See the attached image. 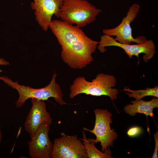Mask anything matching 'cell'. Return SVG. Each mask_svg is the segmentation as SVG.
Instances as JSON below:
<instances>
[{
	"label": "cell",
	"mask_w": 158,
	"mask_h": 158,
	"mask_svg": "<svg viewBox=\"0 0 158 158\" xmlns=\"http://www.w3.org/2000/svg\"><path fill=\"white\" fill-rule=\"evenodd\" d=\"M83 140L82 142L84 145L87 157L88 158H112L111 151L110 148L102 152L98 150L95 145L93 142L90 138H87L84 131H82Z\"/></svg>",
	"instance_id": "obj_13"
},
{
	"label": "cell",
	"mask_w": 158,
	"mask_h": 158,
	"mask_svg": "<svg viewBox=\"0 0 158 158\" xmlns=\"http://www.w3.org/2000/svg\"><path fill=\"white\" fill-rule=\"evenodd\" d=\"M95 116L94 127L92 130L84 128L85 130L88 131L95 134V139H90L95 144L100 142L102 150L104 152L108 148L113 146L114 141L117 138L118 135L111 129L110 124H112L111 113L107 110L96 109L94 110Z\"/></svg>",
	"instance_id": "obj_5"
},
{
	"label": "cell",
	"mask_w": 158,
	"mask_h": 158,
	"mask_svg": "<svg viewBox=\"0 0 158 158\" xmlns=\"http://www.w3.org/2000/svg\"><path fill=\"white\" fill-rule=\"evenodd\" d=\"M155 141V147L154 151L152 156V158H158V131L157 130L156 133L154 134Z\"/></svg>",
	"instance_id": "obj_16"
},
{
	"label": "cell",
	"mask_w": 158,
	"mask_h": 158,
	"mask_svg": "<svg viewBox=\"0 0 158 158\" xmlns=\"http://www.w3.org/2000/svg\"><path fill=\"white\" fill-rule=\"evenodd\" d=\"M142 132V128L139 126H134L130 128L128 130L127 135L130 137H135L140 135Z\"/></svg>",
	"instance_id": "obj_15"
},
{
	"label": "cell",
	"mask_w": 158,
	"mask_h": 158,
	"mask_svg": "<svg viewBox=\"0 0 158 158\" xmlns=\"http://www.w3.org/2000/svg\"><path fill=\"white\" fill-rule=\"evenodd\" d=\"M97 48L100 51L104 53L109 46H116L123 49L128 57L132 59L133 56L139 57L140 54L144 53V61L147 63L153 57L155 53V46L152 40H147L143 43L135 44H122L115 40L114 37L104 34L100 37Z\"/></svg>",
	"instance_id": "obj_7"
},
{
	"label": "cell",
	"mask_w": 158,
	"mask_h": 158,
	"mask_svg": "<svg viewBox=\"0 0 158 158\" xmlns=\"http://www.w3.org/2000/svg\"><path fill=\"white\" fill-rule=\"evenodd\" d=\"M9 65V62L6 61L4 59L0 58V65L8 66ZM2 71L0 69V72H1Z\"/></svg>",
	"instance_id": "obj_17"
},
{
	"label": "cell",
	"mask_w": 158,
	"mask_h": 158,
	"mask_svg": "<svg viewBox=\"0 0 158 158\" xmlns=\"http://www.w3.org/2000/svg\"><path fill=\"white\" fill-rule=\"evenodd\" d=\"M123 91H127L128 93L126 94L130 97H133L135 100L139 101L145 96H152L158 97V86H155L153 88H146L144 90H133L126 87Z\"/></svg>",
	"instance_id": "obj_14"
},
{
	"label": "cell",
	"mask_w": 158,
	"mask_h": 158,
	"mask_svg": "<svg viewBox=\"0 0 158 158\" xmlns=\"http://www.w3.org/2000/svg\"><path fill=\"white\" fill-rule=\"evenodd\" d=\"M140 6L137 4L132 5L129 8L126 16L123 18L120 24L112 28L103 30L104 34L111 36H115L114 40L119 43L125 44H131L132 42L137 44H141L146 40L144 36L133 37L130 24L137 17L139 11Z\"/></svg>",
	"instance_id": "obj_6"
},
{
	"label": "cell",
	"mask_w": 158,
	"mask_h": 158,
	"mask_svg": "<svg viewBox=\"0 0 158 158\" xmlns=\"http://www.w3.org/2000/svg\"><path fill=\"white\" fill-rule=\"evenodd\" d=\"M131 104L126 105L124 108L125 112L131 116L137 113L143 114L146 116H153V110L158 107V98H153L149 101L141 99L139 101H131Z\"/></svg>",
	"instance_id": "obj_12"
},
{
	"label": "cell",
	"mask_w": 158,
	"mask_h": 158,
	"mask_svg": "<svg viewBox=\"0 0 158 158\" xmlns=\"http://www.w3.org/2000/svg\"><path fill=\"white\" fill-rule=\"evenodd\" d=\"M56 76L54 72L50 83L44 87L38 89L20 85L18 81L14 82L6 76H0V80L18 92L19 97L15 103L17 108L21 107L27 100L33 98L44 101L52 97L61 105L68 104L63 99L61 90L56 81Z\"/></svg>",
	"instance_id": "obj_3"
},
{
	"label": "cell",
	"mask_w": 158,
	"mask_h": 158,
	"mask_svg": "<svg viewBox=\"0 0 158 158\" xmlns=\"http://www.w3.org/2000/svg\"><path fill=\"white\" fill-rule=\"evenodd\" d=\"M63 0H33L30 4L34 11L35 19L42 29L46 31L49 28L52 18H59Z\"/></svg>",
	"instance_id": "obj_10"
},
{
	"label": "cell",
	"mask_w": 158,
	"mask_h": 158,
	"mask_svg": "<svg viewBox=\"0 0 158 158\" xmlns=\"http://www.w3.org/2000/svg\"><path fill=\"white\" fill-rule=\"evenodd\" d=\"M49 28L61 46L62 59L70 67L81 69L94 61L92 54L99 42L87 37L80 28L54 20Z\"/></svg>",
	"instance_id": "obj_1"
},
{
	"label": "cell",
	"mask_w": 158,
	"mask_h": 158,
	"mask_svg": "<svg viewBox=\"0 0 158 158\" xmlns=\"http://www.w3.org/2000/svg\"><path fill=\"white\" fill-rule=\"evenodd\" d=\"M55 139L51 158H87L84 145L77 135H68L63 133Z\"/></svg>",
	"instance_id": "obj_8"
},
{
	"label": "cell",
	"mask_w": 158,
	"mask_h": 158,
	"mask_svg": "<svg viewBox=\"0 0 158 158\" xmlns=\"http://www.w3.org/2000/svg\"><path fill=\"white\" fill-rule=\"evenodd\" d=\"M116 82L114 76L104 73L97 74L91 82L87 81L83 76L78 77L70 87L69 97L73 99L83 93L96 96H107L114 100L117 98L118 94L117 89L112 88L115 86Z\"/></svg>",
	"instance_id": "obj_2"
},
{
	"label": "cell",
	"mask_w": 158,
	"mask_h": 158,
	"mask_svg": "<svg viewBox=\"0 0 158 158\" xmlns=\"http://www.w3.org/2000/svg\"><path fill=\"white\" fill-rule=\"evenodd\" d=\"M102 11L86 0H63L59 18L81 28L93 22Z\"/></svg>",
	"instance_id": "obj_4"
},
{
	"label": "cell",
	"mask_w": 158,
	"mask_h": 158,
	"mask_svg": "<svg viewBox=\"0 0 158 158\" xmlns=\"http://www.w3.org/2000/svg\"><path fill=\"white\" fill-rule=\"evenodd\" d=\"M50 124H42L34 134L30 135L28 143L29 155L32 158H50L53 144L49 136Z\"/></svg>",
	"instance_id": "obj_9"
},
{
	"label": "cell",
	"mask_w": 158,
	"mask_h": 158,
	"mask_svg": "<svg viewBox=\"0 0 158 158\" xmlns=\"http://www.w3.org/2000/svg\"><path fill=\"white\" fill-rule=\"evenodd\" d=\"M31 102L32 106L24 124L25 130L30 135L34 134L42 123L51 125L52 122L44 101L33 98L31 99Z\"/></svg>",
	"instance_id": "obj_11"
},
{
	"label": "cell",
	"mask_w": 158,
	"mask_h": 158,
	"mask_svg": "<svg viewBox=\"0 0 158 158\" xmlns=\"http://www.w3.org/2000/svg\"><path fill=\"white\" fill-rule=\"evenodd\" d=\"M2 138V135L1 131L0 129V148L1 147V143Z\"/></svg>",
	"instance_id": "obj_18"
}]
</instances>
